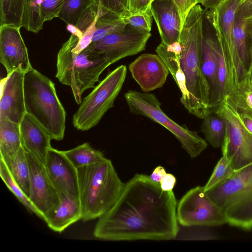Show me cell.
Listing matches in <instances>:
<instances>
[{"label": "cell", "instance_id": "obj_1", "mask_svg": "<svg viewBox=\"0 0 252 252\" xmlns=\"http://www.w3.org/2000/svg\"><path fill=\"white\" fill-rule=\"evenodd\" d=\"M177 203L149 176L136 174L125 183L112 208L98 218L93 235L106 241L168 240L179 232Z\"/></svg>", "mask_w": 252, "mask_h": 252}, {"label": "cell", "instance_id": "obj_2", "mask_svg": "<svg viewBox=\"0 0 252 252\" xmlns=\"http://www.w3.org/2000/svg\"><path fill=\"white\" fill-rule=\"evenodd\" d=\"M205 10L199 4L189 11L183 23L179 42L181 46V67L185 74L191 102V114L203 119L212 111L210 90L202 71Z\"/></svg>", "mask_w": 252, "mask_h": 252}, {"label": "cell", "instance_id": "obj_3", "mask_svg": "<svg viewBox=\"0 0 252 252\" xmlns=\"http://www.w3.org/2000/svg\"><path fill=\"white\" fill-rule=\"evenodd\" d=\"M77 172L81 220L98 219L114 205L125 183L119 178L111 161L106 158L79 168Z\"/></svg>", "mask_w": 252, "mask_h": 252}, {"label": "cell", "instance_id": "obj_4", "mask_svg": "<svg viewBox=\"0 0 252 252\" xmlns=\"http://www.w3.org/2000/svg\"><path fill=\"white\" fill-rule=\"evenodd\" d=\"M24 88L27 113L42 126L52 139L62 140L66 112L58 97L54 83L32 67L25 73Z\"/></svg>", "mask_w": 252, "mask_h": 252}, {"label": "cell", "instance_id": "obj_5", "mask_svg": "<svg viewBox=\"0 0 252 252\" xmlns=\"http://www.w3.org/2000/svg\"><path fill=\"white\" fill-rule=\"evenodd\" d=\"M111 64L92 43L80 52L73 51L69 37L58 52L56 77L71 88L76 102L80 104L83 94L95 87L100 74Z\"/></svg>", "mask_w": 252, "mask_h": 252}, {"label": "cell", "instance_id": "obj_6", "mask_svg": "<svg viewBox=\"0 0 252 252\" xmlns=\"http://www.w3.org/2000/svg\"><path fill=\"white\" fill-rule=\"evenodd\" d=\"M206 192L222 210L227 223L246 231L252 229V163Z\"/></svg>", "mask_w": 252, "mask_h": 252}, {"label": "cell", "instance_id": "obj_7", "mask_svg": "<svg viewBox=\"0 0 252 252\" xmlns=\"http://www.w3.org/2000/svg\"><path fill=\"white\" fill-rule=\"evenodd\" d=\"M245 0H223L218 6L207 10L205 16L213 26L219 46L227 63L229 93L251 84V78L238 58L233 39L236 12Z\"/></svg>", "mask_w": 252, "mask_h": 252}, {"label": "cell", "instance_id": "obj_8", "mask_svg": "<svg viewBox=\"0 0 252 252\" xmlns=\"http://www.w3.org/2000/svg\"><path fill=\"white\" fill-rule=\"evenodd\" d=\"M131 113L145 116L162 126L171 132L192 158L198 157L207 147L206 141L196 131L180 126L161 110L156 95L150 93L129 90L124 94Z\"/></svg>", "mask_w": 252, "mask_h": 252}, {"label": "cell", "instance_id": "obj_9", "mask_svg": "<svg viewBox=\"0 0 252 252\" xmlns=\"http://www.w3.org/2000/svg\"><path fill=\"white\" fill-rule=\"evenodd\" d=\"M126 72V66L121 65L108 72L93 88L73 116L72 124L75 128L87 131L98 124L107 111L113 107L124 83Z\"/></svg>", "mask_w": 252, "mask_h": 252}, {"label": "cell", "instance_id": "obj_10", "mask_svg": "<svg viewBox=\"0 0 252 252\" xmlns=\"http://www.w3.org/2000/svg\"><path fill=\"white\" fill-rule=\"evenodd\" d=\"M215 111L227 124L222 154L235 170L252 163V133L245 126L238 111L225 97Z\"/></svg>", "mask_w": 252, "mask_h": 252}, {"label": "cell", "instance_id": "obj_11", "mask_svg": "<svg viewBox=\"0 0 252 252\" xmlns=\"http://www.w3.org/2000/svg\"><path fill=\"white\" fill-rule=\"evenodd\" d=\"M177 218L183 226H216L227 223L222 210L209 197L204 187L188 191L177 206Z\"/></svg>", "mask_w": 252, "mask_h": 252}, {"label": "cell", "instance_id": "obj_12", "mask_svg": "<svg viewBox=\"0 0 252 252\" xmlns=\"http://www.w3.org/2000/svg\"><path fill=\"white\" fill-rule=\"evenodd\" d=\"M151 36L150 32L126 25L123 29L105 36L94 45V49L112 64L144 50Z\"/></svg>", "mask_w": 252, "mask_h": 252}, {"label": "cell", "instance_id": "obj_13", "mask_svg": "<svg viewBox=\"0 0 252 252\" xmlns=\"http://www.w3.org/2000/svg\"><path fill=\"white\" fill-rule=\"evenodd\" d=\"M26 153L30 171L29 199L43 220L58 205L60 195L50 181L44 165L31 154Z\"/></svg>", "mask_w": 252, "mask_h": 252}, {"label": "cell", "instance_id": "obj_14", "mask_svg": "<svg viewBox=\"0 0 252 252\" xmlns=\"http://www.w3.org/2000/svg\"><path fill=\"white\" fill-rule=\"evenodd\" d=\"M20 28L10 25L0 27V62L7 75L15 71L26 73L32 67Z\"/></svg>", "mask_w": 252, "mask_h": 252}, {"label": "cell", "instance_id": "obj_15", "mask_svg": "<svg viewBox=\"0 0 252 252\" xmlns=\"http://www.w3.org/2000/svg\"><path fill=\"white\" fill-rule=\"evenodd\" d=\"M44 165L50 181L59 193L79 197L77 169L62 151L51 147Z\"/></svg>", "mask_w": 252, "mask_h": 252}, {"label": "cell", "instance_id": "obj_16", "mask_svg": "<svg viewBox=\"0 0 252 252\" xmlns=\"http://www.w3.org/2000/svg\"><path fill=\"white\" fill-rule=\"evenodd\" d=\"M24 76L25 73L15 71L1 81L0 120L20 124L27 113Z\"/></svg>", "mask_w": 252, "mask_h": 252}, {"label": "cell", "instance_id": "obj_17", "mask_svg": "<svg viewBox=\"0 0 252 252\" xmlns=\"http://www.w3.org/2000/svg\"><path fill=\"white\" fill-rule=\"evenodd\" d=\"M128 69L145 93L161 88L169 73L161 57L150 53L143 54L137 58L129 65Z\"/></svg>", "mask_w": 252, "mask_h": 252}, {"label": "cell", "instance_id": "obj_18", "mask_svg": "<svg viewBox=\"0 0 252 252\" xmlns=\"http://www.w3.org/2000/svg\"><path fill=\"white\" fill-rule=\"evenodd\" d=\"M233 39L236 53L250 76L252 69V2L245 0L238 8L233 22Z\"/></svg>", "mask_w": 252, "mask_h": 252}, {"label": "cell", "instance_id": "obj_19", "mask_svg": "<svg viewBox=\"0 0 252 252\" xmlns=\"http://www.w3.org/2000/svg\"><path fill=\"white\" fill-rule=\"evenodd\" d=\"M161 42L170 45L178 42L182 23L177 7L172 0H154L150 5Z\"/></svg>", "mask_w": 252, "mask_h": 252}, {"label": "cell", "instance_id": "obj_20", "mask_svg": "<svg viewBox=\"0 0 252 252\" xmlns=\"http://www.w3.org/2000/svg\"><path fill=\"white\" fill-rule=\"evenodd\" d=\"M22 147L27 153L44 164L51 137L42 126L26 113L20 124Z\"/></svg>", "mask_w": 252, "mask_h": 252}, {"label": "cell", "instance_id": "obj_21", "mask_svg": "<svg viewBox=\"0 0 252 252\" xmlns=\"http://www.w3.org/2000/svg\"><path fill=\"white\" fill-rule=\"evenodd\" d=\"M58 205L46 214L43 220L50 229L62 233L69 226L82 219V212L79 197L59 193Z\"/></svg>", "mask_w": 252, "mask_h": 252}, {"label": "cell", "instance_id": "obj_22", "mask_svg": "<svg viewBox=\"0 0 252 252\" xmlns=\"http://www.w3.org/2000/svg\"><path fill=\"white\" fill-rule=\"evenodd\" d=\"M220 47L217 38L204 35L202 54V71L210 90V102L212 110L217 108L218 94V69Z\"/></svg>", "mask_w": 252, "mask_h": 252}, {"label": "cell", "instance_id": "obj_23", "mask_svg": "<svg viewBox=\"0 0 252 252\" xmlns=\"http://www.w3.org/2000/svg\"><path fill=\"white\" fill-rule=\"evenodd\" d=\"M156 51L162 59L181 91L182 104L191 114L192 106L190 95L187 88L185 74L180 65L181 46L179 41L170 45L161 42L156 48Z\"/></svg>", "mask_w": 252, "mask_h": 252}, {"label": "cell", "instance_id": "obj_24", "mask_svg": "<svg viewBox=\"0 0 252 252\" xmlns=\"http://www.w3.org/2000/svg\"><path fill=\"white\" fill-rule=\"evenodd\" d=\"M0 159L3 161L15 182L29 198L30 171L26 153L22 147L14 156Z\"/></svg>", "mask_w": 252, "mask_h": 252}, {"label": "cell", "instance_id": "obj_25", "mask_svg": "<svg viewBox=\"0 0 252 252\" xmlns=\"http://www.w3.org/2000/svg\"><path fill=\"white\" fill-rule=\"evenodd\" d=\"M22 147L20 124L0 120V158L12 157Z\"/></svg>", "mask_w": 252, "mask_h": 252}, {"label": "cell", "instance_id": "obj_26", "mask_svg": "<svg viewBox=\"0 0 252 252\" xmlns=\"http://www.w3.org/2000/svg\"><path fill=\"white\" fill-rule=\"evenodd\" d=\"M202 119L201 130L205 140L215 148L221 147L226 134V121L215 110L208 113Z\"/></svg>", "mask_w": 252, "mask_h": 252}, {"label": "cell", "instance_id": "obj_27", "mask_svg": "<svg viewBox=\"0 0 252 252\" xmlns=\"http://www.w3.org/2000/svg\"><path fill=\"white\" fill-rule=\"evenodd\" d=\"M126 26L121 17L99 5L92 43H95L105 36L123 29Z\"/></svg>", "mask_w": 252, "mask_h": 252}, {"label": "cell", "instance_id": "obj_28", "mask_svg": "<svg viewBox=\"0 0 252 252\" xmlns=\"http://www.w3.org/2000/svg\"><path fill=\"white\" fill-rule=\"evenodd\" d=\"M63 152L76 169L96 163L106 158L101 152L93 148L88 143Z\"/></svg>", "mask_w": 252, "mask_h": 252}, {"label": "cell", "instance_id": "obj_29", "mask_svg": "<svg viewBox=\"0 0 252 252\" xmlns=\"http://www.w3.org/2000/svg\"><path fill=\"white\" fill-rule=\"evenodd\" d=\"M26 0H0V24L21 28Z\"/></svg>", "mask_w": 252, "mask_h": 252}, {"label": "cell", "instance_id": "obj_30", "mask_svg": "<svg viewBox=\"0 0 252 252\" xmlns=\"http://www.w3.org/2000/svg\"><path fill=\"white\" fill-rule=\"evenodd\" d=\"M42 0H26L23 27L29 32L38 33L42 28L44 21L40 12Z\"/></svg>", "mask_w": 252, "mask_h": 252}, {"label": "cell", "instance_id": "obj_31", "mask_svg": "<svg viewBox=\"0 0 252 252\" xmlns=\"http://www.w3.org/2000/svg\"><path fill=\"white\" fill-rule=\"evenodd\" d=\"M93 2V0H65L59 18L67 24L76 26L81 16Z\"/></svg>", "mask_w": 252, "mask_h": 252}, {"label": "cell", "instance_id": "obj_32", "mask_svg": "<svg viewBox=\"0 0 252 252\" xmlns=\"http://www.w3.org/2000/svg\"><path fill=\"white\" fill-rule=\"evenodd\" d=\"M0 176L7 188L31 213L42 219V216L32 203L29 198L13 179L2 160L0 159Z\"/></svg>", "mask_w": 252, "mask_h": 252}, {"label": "cell", "instance_id": "obj_33", "mask_svg": "<svg viewBox=\"0 0 252 252\" xmlns=\"http://www.w3.org/2000/svg\"><path fill=\"white\" fill-rule=\"evenodd\" d=\"M240 113H244L252 117V87L234 91L225 97Z\"/></svg>", "mask_w": 252, "mask_h": 252}, {"label": "cell", "instance_id": "obj_34", "mask_svg": "<svg viewBox=\"0 0 252 252\" xmlns=\"http://www.w3.org/2000/svg\"><path fill=\"white\" fill-rule=\"evenodd\" d=\"M235 171L226 156L222 154V156L218 161L209 179L204 186L205 191H207L216 184L228 177Z\"/></svg>", "mask_w": 252, "mask_h": 252}, {"label": "cell", "instance_id": "obj_35", "mask_svg": "<svg viewBox=\"0 0 252 252\" xmlns=\"http://www.w3.org/2000/svg\"><path fill=\"white\" fill-rule=\"evenodd\" d=\"M153 17L150 7L144 12L128 14L122 18V20L126 25L150 32L152 29Z\"/></svg>", "mask_w": 252, "mask_h": 252}, {"label": "cell", "instance_id": "obj_36", "mask_svg": "<svg viewBox=\"0 0 252 252\" xmlns=\"http://www.w3.org/2000/svg\"><path fill=\"white\" fill-rule=\"evenodd\" d=\"M65 0H42L40 12L44 21H49L58 17Z\"/></svg>", "mask_w": 252, "mask_h": 252}, {"label": "cell", "instance_id": "obj_37", "mask_svg": "<svg viewBox=\"0 0 252 252\" xmlns=\"http://www.w3.org/2000/svg\"><path fill=\"white\" fill-rule=\"evenodd\" d=\"M101 7L115 13L122 18L128 14V0H93Z\"/></svg>", "mask_w": 252, "mask_h": 252}, {"label": "cell", "instance_id": "obj_38", "mask_svg": "<svg viewBox=\"0 0 252 252\" xmlns=\"http://www.w3.org/2000/svg\"><path fill=\"white\" fill-rule=\"evenodd\" d=\"M179 12L182 25L190 9L199 4L198 0H172ZM183 27V26H182Z\"/></svg>", "mask_w": 252, "mask_h": 252}, {"label": "cell", "instance_id": "obj_39", "mask_svg": "<svg viewBox=\"0 0 252 252\" xmlns=\"http://www.w3.org/2000/svg\"><path fill=\"white\" fill-rule=\"evenodd\" d=\"M152 1L153 0H128L127 10L128 14H135L146 11L150 7Z\"/></svg>", "mask_w": 252, "mask_h": 252}, {"label": "cell", "instance_id": "obj_40", "mask_svg": "<svg viewBox=\"0 0 252 252\" xmlns=\"http://www.w3.org/2000/svg\"><path fill=\"white\" fill-rule=\"evenodd\" d=\"M176 182L175 177L170 173H166L160 182L161 189L164 191H170L175 186Z\"/></svg>", "mask_w": 252, "mask_h": 252}, {"label": "cell", "instance_id": "obj_41", "mask_svg": "<svg viewBox=\"0 0 252 252\" xmlns=\"http://www.w3.org/2000/svg\"><path fill=\"white\" fill-rule=\"evenodd\" d=\"M166 174L165 169L162 166L159 165L154 169L149 177L154 182L160 183Z\"/></svg>", "mask_w": 252, "mask_h": 252}, {"label": "cell", "instance_id": "obj_42", "mask_svg": "<svg viewBox=\"0 0 252 252\" xmlns=\"http://www.w3.org/2000/svg\"><path fill=\"white\" fill-rule=\"evenodd\" d=\"M223 0H198V3H201L207 10L215 9Z\"/></svg>", "mask_w": 252, "mask_h": 252}, {"label": "cell", "instance_id": "obj_43", "mask_svg": "<svg viewBox=\"0 0 252 252\" xmlns=\"http://www.w3.org/2000/svg\"><path fill=\"white\" fill-rule=\"evenodd\" d=\"M239 113L245 126L252 133V117L246 114Z\"/></svg>", "mask_w": 252, "mask_h": 252}, {"label": "cell", "instance_id": "obj_44", "mask_svg": "<svg viewBox=\"0 0 252 252\" xmlns=\"http://www.w3.org/2000/svg\"><path fill=\"white\" fill-rule=\"evenodd\" d=\"M66 30L70 32L71 34H73L81 39L83 33L75 25L72 24H67Z\"/></svg>", "mask_w": 252, "mask_h": 252}, {"label": "cell", "instance_id": "obj_45", "mask_svg": "<svg viewBox=\"0 0 252 252\" xmlns=\"http://www.w3.org/2000/svg\"><path fill=\"white\" fill-rule=\"evenodd\" d=\"M251 83L252 87V69L251 71Z\"/></svg>", "mask_w": 252, "mask_h": 252}, {"label": "cell", "instance_id": "obj_46", "mask_svg": "<svg viewBox=\"0 0 252 252\" xmlns=\"http://www.w3.org/2000/svg\"><path fill=\"white\" fill-rule=\"evenodd\" d=\"M251 0V1H252V0Z\"/></svg>", "mask_w": 252, "mask_h": 252}, {"label": "cell", "instance_id": "obj_47", "mask_svg": "<svg viewBox=\"0 0 252 252\" xmlns=\"http://www.w3.org/2000/svg\"></svg>", "mask_w": 252, "mask_h": 252}]
</instances>
